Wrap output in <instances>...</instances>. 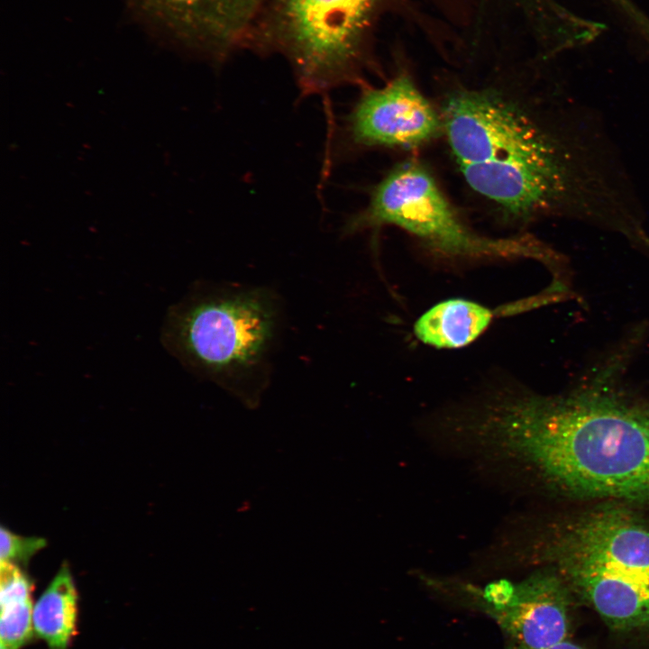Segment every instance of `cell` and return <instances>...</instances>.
<instances>
[{
	"label": "cell",
	"instance_id": "7a4b0ae2",
	"mask_svg": "<svg viewBox=\"0 0 649 649\" xmlns=\"http://www.w3.org/2000/svg\"><path fill=\"white\" fill-rule=\"evenodd\" d=\"M549 104L495 84L443 96V134L465 183L500 216L526 224L548 216L598 217L599 178Z\"/></svg>",
	"mask_w": 649,
	"mask_h": 649
},
{
	"label": "cell",
	"instance_id": "ba28073f",
	"mask_svg": "<svg viewBox=\"0 0 649 649\" xmlns=\"http://www.w3.org/2000/svg\"><path fill=\"white\" fill-rule=\"evenodd\" d=\"M375 0H290L303 96L343 80Z\"/></svg>",
	"mask_w": 649,
	"mask_h": 649
},
{
	"label": "cell",
	"instance_id": "7c38bea8",
	"mask_svg": "<svg viewBox=\"0 0 649 649\" xmlns=\"http://www.w3.org/2000/svg\"><path fill=\"white\" fill-rule=\"evenodd\" d=\"M0 537L1 562L18 566L19 564L26 565L30 559L46 545L43 538L21 536L4 526L1 527Z\"/></svg>",
	"mask_w": 649,
	"mask_h": 649
},
{
	"label": "cell",
	"instance_id": "52a82bcc",
	"mask_svg": "<svg viewBox=\"0 0 649 649\" xmlns=\"http://www.w3.org/2000/svg\"><path fill=\"white\" fill-rule=\"evenodd\" d=\"M443 133L439 109L408 74L400 73L381 87L361 92L343 120L341 144L349 150H410Z\"/></svg>",
	"mask_w": 649,
	"mask_h": 649
},
{
	"label": "cell",
	"instance_id": "3957f363",
	"mask_svg": "<svg viewBox=\"0 0 649 649\" xmlns=\"http://www.w3.org/2000/svg\"><path fill=\"white\" fill-rule=\"evenodd\" d=\"M282 321L272 289L197 281L168 308L160 341L186 370L253 407L270 382Z\"/></svg>",
	"mask_w": 649,
	"mask_h": 649
},
{
	"label": "cell",
	"instance_id": "5b68a950",
	"mask_svg": "<svg viewBox=\"0 0 649 649\" xmlns=\"http://www.w3.org/2000/svg\"><path fill=\"white\" fill-rule=\"evenodd\" d=\"M384 225L398 227L441 255L462 258L532 257L549 263L555 256L528 236L489 238L463 222L437 181L421 163L394 167L372 188L367 206L343 224L344 235Z\"/></svg>",
	"mask_w": 649,
	"mask_h": 649
},
{
	"label": "cell",
	"instance_id": "5bb4252c",
	"mask_svg": "<svg viewBox=\"0 0 649 649\" xmlns=\"http://www.w3.org/2000/svg\"><path fill=\"white\" fill-rule=\"evenodd\" d=\"M507 649H527V648L509 646ZM542 649H584V648L581 645L571 641L570 639H566L561 643H558L552 646L542 648Z\"/></svg>",
	"mask_w": 649,
	"mask_h": 649
},
{
	"label": "cell",
	"instance_id": "6da1fadb",
	"mask_svg": "<svg viewBox=\"0 0 649 649\" xmlns=\"http://www.w3.org/2000/svg\"><path fill=\"white\" fill-rule=\"evenodd\" d=\"M626 344L570 390L496 405L477 424L484 446L577 498L649 499V404L624 383Z\"/></svg>",
	"mask_w": 649,
	"mask_h": 649
},
{
	"label": "cell",
	"instance_id": "9a60e30c",
	"mask_svg": "<svg viewBox=\"0 0 649 649\" xmlns=\"http://www.w3.org/2000/svg\"><path fill=\"white\" fill-rule=\"evenodd\" d=\"M0 649H10L6 645H5L3 643H1Z\"/></svg>",
	"mask_w": 649,
	"mask_h": 649
},
{
	"label": "cell",
	"instance_id": "8fae6325",
	"mask_svg": "<svg viewBox=\"0 0 649 649\" xmlns=\"http://www.w3.org/2000/svg\"><path fill=\"white\" fill-rule=\"evenodd\" d=\"M32 609L31 599L1 607V643L10 649H19L31 639L34 631Z\"/></svg>",
	"mask_w": 649,
	"mask_h": 649
},
{
	"label": "cell",
	"instance_id": "277c9868",
	"mask_svg": "<svg viewBox=\"0 0 649 649\" xmlns=\"http://www.w3.org/2000/svg\"><path fill=\"white\" fill-rule=\"evenodd\" d=\"M548 554L609 627L649 628V526L620 508L599 509L568 526Z\"/></svg>",
	"mask_w": 649,
	"mask_h": 649
},
{
	"label": "cell",
	"instance_id": "8992f818",
	"mask_svg": "<svg viewBox=\"0 0 649 649\" xmlns=\"http://www.w3.org/2000/svg\"><path fill=\"white\" fill-rule=\"evenodd\" d=\"M427 584L489 617L510 646L542 649L569 639L571 590L556 571H539L518 582L499 580L483 588L434 579Z\"/></svg>",
	"mask_w": 649,
	"mask_h": 649
},
{
	"label": "cell",
	"instance_id": "30bf717a",
	"mask_svg": "<svg viewBox=\"0 0 649 649\" xmlns=\"http://www.w3.org/2000/svg\"><path fill=\"white\" fill-rule=\"evenodd\" d=\"M77 613V589L64 563L33 607L34 632L50 649H67L75 633Z\"/></svg>",
	"mask_w": 649,
	"mask_h": 649
},
{
	"label": "cell",
	"instance_id": "9c48e42d",
	"mask_svg": "<svg viewBox=\"0 0 649 649\" xmlns=\"http://www.w3.org/2000/svg\"><path fill=\"white\" fill-rule=\"evenodd\" d=\"M492 313L465 299L441 302L415 324V334L424 343L437 348L462 347L474 341L489 324Z\"/></svg>",
	"mask_w": 649,
	"mask_h": 649
},
{
	"label": "cell",
	"instance_id": "4fadbf2b",
	"mask_svg": "<svg viewBox=\"0 0 649 649\" xmlns=\"http://www.w3.org/2000/svg\"><path fill=\"white\" fill-rule=\"evenodd\" d=\"M32 583L20 567L1 562L0 604L1 607L31 599Z\"/></svg>",
	"mask_w": 649,
	"mask_h": 649
}]
</instances>
